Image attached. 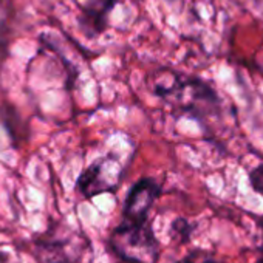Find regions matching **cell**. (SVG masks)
I'll list each match as a JSON object with an SVG mask.
<instances>
[{
  "label": "cell",
  "instance_id": "6da1fadb",
  "mask_svg": "<svg viewBox=\"0 0 263 263\" xmlns=\"http://www.w3.org/2000/svg\"><path fill=\"white\" fill-rule=\"evenodd\" d=\"M149 88L171 105L174 113L195 119L203 128L211 127L212 119L223 111V102L215 88L195 76L161 68L149 76Z\"/></svg>",
  "mask_w": 263,
  "mask_h": 263
},
{
  "label": "cell",
  "instance_id": "7a4b0ae2",
  "mask_svg": "<svg viewBox=\"0 0 263 263\" xmlns=\"http://www.w3.org/2000/svg\"><path fill=\"white\" fill-rule=\"evenodd\" d=\"M108 245L127 263H157L160 258V241L149 221L122 220L111 231Z\"/></svg>",
  "mask_w": 263,
  "mask_h": 263
},
{
  "label": "cell",
  "instance_id": "3957f363",
  "mask_svg": "<svg viewBox=\"0 0 263 263\" xmlns=\"http://www.w3.org/2000/svg\"><path fill=\"white\" fill-rule=\"evenodd\" d=\"M124 177V164L122 161L108 154L95 160L88 167H85L78 178V189L85 198H93L101 194L115 192L121 184Z\"/></svg>",
  "mask_w": 263,
  "mask_h": 263
},
{
  "label": "cell",
  "instance_id": "277c9868",
  "mask_svg": "<svg viewBox=\"0 0 263 263\" xmlns=\"http://www.w3.org/2000/svg\"><path fill=\"white\" fill-rule=\"evenodd\" d=\"M39 263H91V246L84 237L42 238L37 243Z\"/></svg>",
  "mask_w": 263,
  "mask_h": 263
},
{
  "label": "cell",
  "instance_id": "5b68a950",
  "mask_svg": "<svg viewBox=\"0 0 263 263\" xmlns=\"http://www.w3.org/2000/svg\"><path fill=\"white\" fill-rule=\"evenodd\" d=\"M161 194V186L154 178H143L134 184L127 194L122 208V220L147 221L149 211Z\"/></svg>",
  "mask_w": 263,
  "mask_h": 263
},
{
  "label": "cell",
  "instance_id": "8992f818",
  "mask_svg": "<svg viewBox=\"0 0 263 263\" xmlns=\"http://www.w3.org/2000/svg\"><path fill=\"white\" fill-rule=\"evenodd\" d=\"M116 4L118 0H87L78 17L79 30L87 37L102 34L108 27V16Z\"/></svg>",
  "mask_w": 263,
  "mask_h": 263
},
{
  "label": "cell",
  "instance_id": "52a82bcc",
  "mask_svg": "<svg viewBox=\"0 0 263 263\" xmlns=\"http://www.w3.org/2000/svg\"><path fill=\"white\" fill-rule=\"evenodd\" d=\"M192 231H194V226L186 218H181V217L177 218V220H174L172 224H171V234H172V237H175L181 243H186V241L191 240Z\"/></svg>",
  "mask_w": 263,
  "mask_h": 263
},
{
  "label": "cell",
  "instance_id": "ba28073f",
  "mask_svg": "<svg viewBox=\"0 0 263 263\" xmlns=\"http://www.w3.org/2000/svg\"><path fill=\"white\" fill-rule=\"evenodd\" d=\"M175 263H220L212 252L204 251V249H194L187 252L183 258H180Z\"/></svg>",
  "mask_w": 263,
  "mask_h": 263
},
{
  "label": "cell",
  "instance_id": "9c48e42d",
  "mask_svg": "<svg viewBox=\"0 0 263 263\" xmlns=\"http://www.w3.org/2000/svg\"><path fill=\"white\" fill-rule=\"evenodd\" d=\"M249 184L254 189V192H257L258 195L263 197V163L255 166L251 172H249Z\"/></svg>",
  "mask_w": 263,
  "mask_h": 263
},
{
  "label": "cell",
  "instance_id": "30bf717a",
  "mask_svg": "<svg viewBox=\"0 0 263 263\" xmlns=\"http://www.w3.org/2000/svg\"><path fill=\"white\" fill-rule=\"evenodd\" d=\"M5 42H7V19H5L2 2H0V50H4Z\"/></svg>",
  "mask_w": 263,
  "mask_h": 263
},
{
  "label": "cell",
  "instance_id": "8fae6325",
  "mask_svg": "<svg viewBox=\"0 0 263 263\" xmlns=\"http://www.w3.org/2000/svg\"><path fill=\"white\" fill-rule=\"evenodd\" d=\"M257 224H258L260 229H261V251H263V217H258V218H257Z\"/></svg>",
  "mask_w": 263,
  "mask_h": 263
},
{
  "label": "cell",
  "instance_id": "7c38bea8",
  "mask_svg": "<svg viewBox=\"0 0 263 263\" xmlns=\"http://www.w3.org/2000/svg\"><path fill=\"white\" fill-rule=\"evenodd\" d=\"M255 263H263V255H261V257H260V258H258V260H257Z\"/></svg>",
  "mask_w": 263,
  "mask_h": 263
}]
</instances>
